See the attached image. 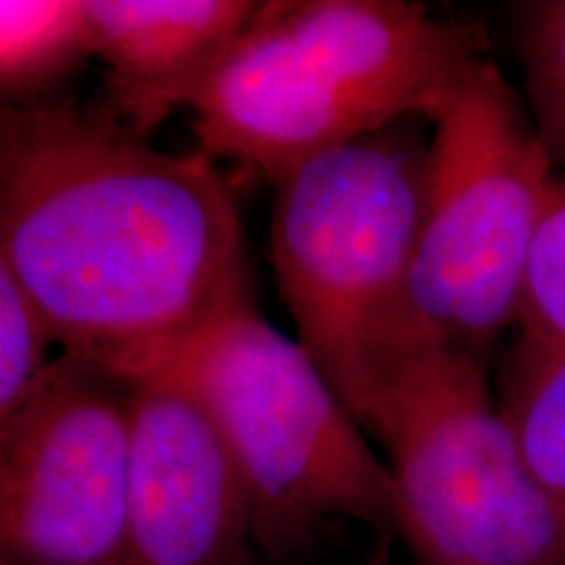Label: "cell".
I'll use <instances>...</instances> for the list:
<instances>
[{
	"instance_id": "1",
	"label": "cell",
	"mask_w": 565,
	"mask_h": 565,
	"mask_svg": "<svg viewBox=\"0 0 565 565\" xmlns=\"http://www.w3.org/2000/svg\"><path fill=\"white\" fill-rule=\"evenodd\" d=\"M0 265L63 353L118 374L252 303L242 217L210 154L154 150L71 97L3 108Z\"/></svg>"
},
{
	"instance_id": "2",
	"label": "cell",
	"mask_w": 565,
	"mask_h": 565,
	"mask_svg": "<svg viewBox=\"0 0 565 565\" xmlns=\"http://www.w3.org/2000/svg\"><path fill=\"white\" fill-rule=\"evenodd\" d=\"M490 58L482 30L412 0H273L189 103L202 152L278 183L406 118L437 121Z\"/></svg>"
},
{
	"instance_id": "3",
	"label": "cell",
	"mask_w": 565,
	"mask_h": 565,
	"mask_svg": "<svg viewBox=\"0 0 565 565\" xmlns=\"http://www.w3.org/2000/svg\"><path fill=\"white\" fill-rule=\"evenodd\" d=\"M341 398L385 445L416 563L565 565V529L482 359L412 317L364 353Z\"/></svg>"
},
{
	"instance_id": "4",
	"label": "cell",
	"mask_w": 565,
	"mask_h": 565,
	"mask_svg": "<svg viewBox=\"0 0 565 565\" xmlns=\"http://www.w3.org/2000/svg\"><path fill=\"white\" fill-rule=\"evenodd\" d=\"M186 387L215 419L246 479L254 542L286 557L333 521L401 536L391 466L299 341L244 303L126 374Z\"/></svg>"
},
{
	"instance_id": "5",
	"label": "cell",
	"mask_w": 565,
	"mask_h": 565,
	"mask_svg": "<svg viewBox=\"0 0 565 565\" xmlns=\"http://www.w3.org/2000/svg\"><path fill=\"white\" fill-rule=\"evenodd\" d=\"M414 121L317 154L275 183L280 299L338 395L364 353L412 320L429 152Z\"/></svg>"
},
{
	"instance_id": "6",
	"label": "cell",
	"mask_w": 565,
	"mask_h": 565,
	"mask_svg": "<svg viewBox=\"0 0 565 565\" xmlns=\"http://www.w3.org/2000/svg\"><path fill=\"white\" fill-rule=\"evenodd\" d=\"M433 126L408 309L427 333L484 362L519 324L555 162L526 103L490 58Z\"/></svg>"
},
{
	"instance_id": "7",
	"label": "cell",
	"mask_w": 565,
	"mask_h": 565,
	"mask_svg": "<svg viewBox=\"0 0 565 565\" xmlns=\"http://www.w3.org/2000/svg\"><path fill=\"white\" fill-rule=\"evenodd\" d=\"M131 393L63 353L0 422V565H126Z\"/></svg>"
},
{
	"instance_id": "8",
	"label": "cell",
	"mask_w": 565,
	"mask_h": 565,
	"mask_svg": "<svg viewBox=\"0 0 565 565\" xmlns=\"http://www.w3.org/2000/svg\"><path fill=\"white\" fill-rule=\"evenodd\" d=\"M131 380L126 565H246L252 494L215 419L173 380Z\"/></svg>"
},
{
	"instance_id": "9",
	"label": "cell",
	"mask_w": 565,
	"mask_h": 565,
	"mask_svg": "<svg viewBox=\"0 0 565 565\" xmlns=\"http://www.w3.org/2000/svg\"><path fill=\"white\" fill-rule=\"evenodd\" d=\"M105 66L110 110L134 134L166 121L228 58L263 3L252 0H84Z\"/></svg>"
},
{
	"instance_id": "10",
	"label": "cell",
	"mask_w": 565,
	"mask_h": 565,
	"mask_svg": "<svg viewBox=\"0 0 565 565\" xmlns=\"http://www.w3.org/2000/svg\"><path fill=\"white\" fill-rule=\"evenodd\" d=\"M95 58L84 0L0 3V92L3 108L58 100L63 82Z\"/></svg>"
},
{
	"instance_id": "11",
	"label": "cell",
	"mask_w": 565,
	"mask_h": 565,
	"mask_svg": "<svg viewBox=\"0 0 565 565\" xmlns=\"http://www.w3.org/2000/svg\"><path fill=\"white\" fill-rule=\"evenodd\" d=\"M500 408L565 529V353L519 338L500 374Z\"/></svg>"
},
{
	"instance_id": "12",
	"label": "cell",
	"mask_w": 565,
	"mask_h": 565,
	"mask_svg": "<svg viewBox=\"0 0 565 565\" xmlns=\"http://www.w3.org/2000/svg\"><path fill=\"white\" fill-rule=\"evenodd\" d=\"M519 338L565 353V173H555L526 259Z\"/></svg>"
},
{
	"instance_id": "13",
	"label": "cell",
	"mask_w": 565,
	"mask_h": 565,
	"mask_svg": "<svg viewBox=\"0 0 565 565\" xmlns=\"http://www.w3.org/2000/svg\"><path fill=\"white\" fill-rule=\"evenodd\" d=\"M526 108L555 166H565V0L529 3L519 34Z\"/></svg>"
},
{
	"instance_id": "14",
	"label": "cell",
	"mask_w": 565,
	"mask_h": 565,
	"mask_svg": "<svg viewBox=\"0 0 565 565\" xmlns=\"http://www.w3.org/2000/svg\"><path fill=\"white\" fill-rule=\"evenodd\" d=\"M55 341L38 303L21 288L9 267L0 265V422L30 401L53 362Z\"/></svg>"
}]
</instances>
